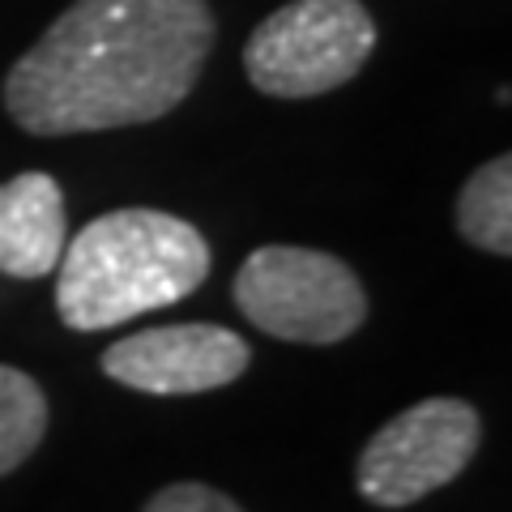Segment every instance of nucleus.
Instances as JSON below:
<instances>
[{
    "mask_svg": "<svg viewBox=\"0 0 512 512\" xmlns=\"http://www.w3.org/2000/svg\"><path fill=\"white\" fill-rule=\"evenodd\" d=\"M210 0H73L5 77V111L35 137L154 124L214 52Z\"/></svg>",
    "mask_w": 512,
    "mask_h": 512,
    "instance_id": "f257e3e1",
    "label": "nucleus"
},
{
    "mask_svg": "<svg viewBox=\"0 0 512 512\" xmlns=\"http://www.w3.org/2000/svg\"><path fill=\"white\" fill-rule=\"evenodd\" d=\"M56 269L60 320L99 333L188 299L210 278V244L175 214L111 210L64 244Z\"/></svg>",
    "mask_w": 512,
    "mask_h": 512,
    "instance_id": "f03ea898",
    "label": "nucleus"
},
{
    "mask_svg": "<svg viewBox=\"0 0 512 512\" xmlns=\"http://www.w3.org/2000/svg\"><path fill=\"white\" fill-rule=\"evenodd\" d=\"M235 308L269 338L333 346L367 320L359 274L342 256L320 248L269 244L256 248L235 274Z\"/></svg>",
    "mask_w": 512,
    "mask_h": 512,
    "instance_id": "7ed1b4c3",
    "label": "nucleus"
},
{
    "mask_svg": "<svg viewBox=\"0 0 512 512\" xmlns=\"http://www.w3.org/2000/svg\"><path fill=\"white\" fill-rule=\"evenodd\" d=\"M376 52V22L359 0H291L244 43L248 82L269 99H316L355 82Z\"/></svg>",
    "mask_w": 512,
    "mask_h": 512,
    "instance_id": "20e7f679",
    "label": "nucleus"
},
{
    "mask_svg": "<svg viewBox=\"0 0 512 512\" xmlns=\"http://www.w3.org/2000/svg\"><path fill=\"white\" fill-rule=\"evenodd\" d=\"M483 440L478 410L461 397H427V402L389 419L359 457V491L376 508H406L423 495L448 487L470 466Z\"/></svg>",
    "mask_w": 512,
    "mask_h": 512,
    "instance_id": "39448f33",
    "label": "nucleus"
},
{
    "mask_svg": "<svg viewBox=\"0 0 512 512\" xmlns=\"http://www.w3.org/2000/svg\"><path fill=\"white\" fill-rule=\"evenodd\" d=\"M248 359V342L222 325H158L107 346L103 372L137 393L188 397L239 380Z\"/></svg>",
    "mask_w": 512,
    "mask_h": 512,
    "instance_id": "423d86ee",
    "label": "nucleus"
},
{
    "mask_svg": "<svg viewBox=\"0 0 512 512\" xmlns=\"http://www.w3.org/2000/svg\"><path fill=\"white\" fill-rule=\"evenodd\" d=\"M69 244L64 192L47 171H22L0 184V274L47 278Z\"/></svg>",
    "mask_w": 512,
    "mask_h": 512,
    "instance_id": "0eeeda50",
    "label": "nucleus"
},
{
    "mask_svg": "<svg viewBox=\"0 0 512 512\" xmlns=\"http://www.w3.org/2000/svg\"><path fill=\"white\" fill-rule=\"evenodd\" d=\"M457 231L491 256L512 252V158L495 154L478 167L457 197Z\"/></svg>",
    "mask_w": 512,
    "mask_h": 512,
    "instance_id": "6e6552de",
    "label": "nucleus"
},
{
    "mask_svg": "<svg viewBox=\"0 0 512 512\" xmlns=\"http://www.w3.org/2000/svg\"><path fill=\"white\" fill-rule=\"evenodd\" d=\"M47 431V397L35 376L0 363V478L18 470L43 444Z\"/></svg>",
    "mask_w": 512,
    "mask_h": 512,
    "instance_id": "1a4fd4ad",
    "label": "nucleus"
},
{
    "mask_svg": "<svg viewBox=\"0 0 512 512\" xmlns=\"http://www.w3.org/2000/svg\"><path fill=\"white\" fill-rule=\"evenodd\" d=\"M141 512H244V508H239L231 495H222L205 483H171Z\"/></svg>",
    "mask_w": 512,
    "mask_h": 512,
    "instance_id": "9d476101",
    "label": "nucleus"
}]
</instances>
